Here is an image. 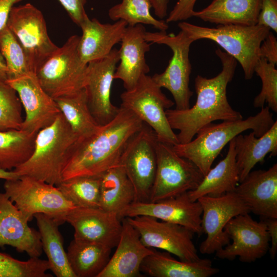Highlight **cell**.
Returning a JSON list of instances; mask_svg holds the SVG:
<instances>
[{
  "instance_id": "1",
  "label": "cell",
  "mask_w": 277,
  "mask_h": 277,
  "mask_svg": "<svg viewBox=\"0 0 277 277\" xmlns=\"http://www.w3.org/2000/svg\"><path fill=\"white\" fill-rule=\"evenodd\" d=\"M144 123L131 111L120 107L117 115L94 133L78 138L66 154L63 181L77 176L101 177L120 164L129 139Z\"/></svg>"
},
{
  "instance_id": "2",
  "label": "cell",
  "mask_w": 277,
  "mask_h": 277,
  "mask_svg": "<svg viewBox=\"0 0 277 277\" xmlns=\"http://www.w3.org/2000/svg\"><path fill=\"white\" fill-rule=\"evenodd\" d=\"M215 53L221 61L222 70L211 78L196 76L195 104L186 110H166L171 128L179 131L176 136L180 144L190 142L200 129L214 121L243 118L240 112L231 107L227 97V87L234 76L238 62L220 48Z\"/></svg>"
},
{
  "instance_id": "3",
  "label": "cell",
  "mask_w": 277,
  "mask_h": 277,
  "mask_svg": "<svg viewBox=\"0 0 277 277\" xmlns=\"http://www.w3.org/2000/svg\"><path fill=\"white\" fill-rule=\"evenodd\" d=\"M268 106L261 108L254 116L243 120L210 123L200 129L196 136L185 144L172 146L180 156L193 163L205 176L226 144L236 136L251 130L256 137L265 134L274 123Z\"/></svg>"
},
{
  "instance_id": "4",
  "label": "cell",
  "mask_w": 277,
  "mask_h": 277,
  "mask_svg": "<svg viewBox=\"0 0 277 277\" xmlns=\"http://www.w3.org/2000/svg\"><path fill=\"white\" fill-rule=\"evenodd\" d=\"M77 138L60 113L51 124L37 132L31 155L13 171L19 176H28L58 186L63 181L67 150Z\"/></svg>"
},
{
  "instance_id": "5",
  "label": "cell",
  "mask_w": 277,
  "mask_h": 277,
  "mask_svg": "<svg viewBox=\"0 0 277 277\" xmlns=\"http://www.w3.org/2000/svg\"><path fill=\"white\" fill-rule=\"evenodd\" d=\"M177 25L194 42L206 39L219 45L239 63L246 80L251 79L254 73L255 66L260 59L261 44L270 31L269 28L258 24L218 25L208 27L181 21Z\"/></svg>"
},
{
  "instance_id": "6",
  "label": "cell",
  "mask_w": 277,
  "mask_h": 277,
  "mask_svg": "<svg viewBox=\"0 0 277 277\" xmlns=\"http://www.w3.org/2000/svg\"><path fill=\"white\" fill-rule=\"evenodd\" d=\"M80 36H71L36 69L44 90L53 99L74 94L84 87L87 65L78 54Z\"/></svg>"
},
{
  "instance_id": "7",
  "label": "cell",
  "mask_w": 277,
  "mask_h": 277,
  "mask_svg": "<svg viewBox=\"0 0 277 277\" xmlns=\"http://www.w3.org/2000/svg\"><path fill=\"white\" fill-rule=\"evenodd\" d=\"M146 40L152 44L165 45L171 50L172 56L165 70L152 77L160 88L167 89L172 94L175 109L186 110L190 107L193 92L189 87L191 64L189 59L191 45L194 42L184 31L176 34L166 31H146Z\"/></svg>"
},
{
  "instance_id": "8",
  "label": "cell",
  "mask_w": 277,
  "mask_h": 277,
  "mask_svg": "<svg viewBox=\"0 0 277 277\" xmlns=\"http://www.w3.org/2000/svg\"><path fill=\"white\" fill-rule=\"evenodd\" d=\"M4 192L29 222L36 213L45 214L60 225L77 207L67 200L58 188L28 176L5 180Z\"/></svg>"
},
{
  "instance_id": "9",
  "label": "cell",
  "mask_w": 277,
  "mask_h": 277,
  "mask_svg": "<svg viewBox=\"0 0 277 277\" xmlns=\"http://www.w3.org/2000/svg\"><path fill=\"white\" fill-rule=\"evenodd\" d=\"M121 107L133 112L155 132L158 141L173 146L179 143L166 114L174 102L168 98L152 77L143 75L131 89L121 94Z\"/></svg>"
},
{
  "instance_id": "10",
  "label": "cell",
  "mask_w": 277,
  "mask_h": 277,
  "mask_svg": "<svg viewBox=\"0 0 277 277\" xmlns=\"http://www.w3.org/2000/svg\"><path fill=\"white\" fill-rule=\"evenodd\" d=\"M157 166L149 202L175 197L195 189L204 175L191 161L179 155L172 146L157 141Z\"/></svg>"
},
{
  "instance_id": "11",
  "label": "cell",
  "mask_w": 277,
  "mask_h": 277,
  "mask_svg": "<svg viewBox=\"0 0 277 277\" xmlns=\"http://www.w3.org/2000/svg\"><path fill=\"white\" fill-rule=\"evenodd\" d=\"M157 142L154 131L144 123L129 139L121 156L120 163L134 189V202L149 201L156 170Z\"/></svg>"
},
{
  "instance_id": "12",
  "label": "cell",
  "mask_w": 277,
  "mask_h": 277,
  "mask_svg": "<svg viewBox=\"0 0 277 277\" xmlns=\"http://www.w3.org/2000/svg\"><path fill=\"white\" fill-rule=\"evenodd\" d=\"M7 26L22 46L34 73L58 48L48 35L43 14L30 3L13 6Z\"/></svg>"
},
{
  "instance_id": "13",
  "label": "cell",
  "mask_w": 277,
  "mask_h": 277,
  "mask_svg": "<svg viewBox=\"0 0 277 277\" xmlns=\"http://www.w3.org/2000/svg\"><path fill=\"white\" fill-rule=\"evenodd\" d=\"M126 218L145 246L164 250L183 261L201 259L193 241L194 233L186 227L147 215Z\"/></svg>"
},
{
  "instance_id": "14",
  "label": "cell",
  "mask_w": 277,
  "mask_h": 277,
  "mask_svg": "<svg viewBox=\"0 0 277 277\" xmlns=\"http://www.w3.org/2000/svg\"><path fill=\"white\" fill-rule=\"evenodd\" d=\"M202 208V228L206 239L201 243L202 254H211L230 241L224 229L234 216L250 213L248 207L234 192L219 196H204L197 200Z\"/></svg>"
},
{
  "instance_id": "15",
  "label": "cell",
  "mask_w": 277,
  "mask_h": 277,
  "mask_svg": "<svg viewBox=\"0 0 277 277\" xmlns=\"http://www.w3.org/2000/svg\"><path fill=\"white\" fill-rule=\"evenodd\" d=\"M224 230L230 241L215 252L220 259L232 261L239 257L242 262L252 263L269 250V238L265 223L262 220H254L249 213L231 219Z\"/></svg>"
},
{
  "instance_id": "16",
  "label": "cell",
  "mask_w": 277,
  "mask_h": 277,
  "mask_svg": "<svg viewBox=\"0 0 277 277\" xmlns=\"http://www.w3.org/2000/svg\"><path fill=\"white\" fill-rule=\"evenodd\" d=\"M119 51L113 48L106 57L89 62L84 83L88 104L93 117L100 126L109 123L117 115L120 107L111 100V91Z\"/></svg>"
},
{
  "instance_id": "17",
  "label": "cell",
  "mask_w": 277,
  "mask_h": 277,
  "mask_svg": "<svg viewBox=\"0 0 277 277\" xmlns=\"http://www.w3.org/2000/svg\"><path fill=\"white\" fill-rule=\"evenodd\" d=\"M202 208L198 200L192 201L186 192L156 202H133L118 215L120 218L147 215L177 224L199 235L203 234Z\"/></svg>"
},
{
  "instance_id": "18",
  "label": "cell",
  "mask_w": 277,
  "mask_h": 277,
  "mask_svg": "<svg viewBox=\"0 0 277 277\" xmlns=\"http://www.w3.org/2000/svg\"><path fill=\"white\" fill-rule=\"evenodd\" d=\"M6 82L17 93L25 112L21 129L38 132L51 124L61 113L54 99L44 90L35 73L7 79Z\"/></svg>"
},
{
  "instance_id": "19",
  "label": "cell",
  "mask_w": 277,
  "mask_h": 277,
  "mask_svg": "<svg viewBox=\"0 0 277 277\" xmlns=\"http://www.w3.org/2000/svg\"><path fill=\"white\" fill-rule=\"evenodd\" d=\"M66 222L74 228V239L111 249L117 245L122 230L118 215L100 207H75L68 213Z\"/></svg>"
},
{
  "instance_id": "20",
  "label": "cell",
  "mask_w": 277,
  "mask_h": 277,
  "mask_svg": "<svg viewBox=\"0 0 277 277\" xmlns=\"http://www.w3.org/2000/svg\"><path fill=\"white\" fill-rule=\"evenodd\" d=\"M28 222L5 192L0 193V247L9 245L39 258L43 251L40 233Z\"/></svg>"
},
{
  "instance_id": "21",
  "label": "cell",
  "mask_w": 277,
  "mask_h": 277,
  "mask_svg": "<svg viewBox=\"0 0 277 277\" xmlns=\"http://www.w3.org/2000/svg\"><path fill=\"white\" fill-rule=\"evenodd\" d=\"M261 219H277V164L250 171L234 191Z\"/></svg>"
},
{
  "instance_id": "22",
  "label": "cell",
  "mask_w": 277,
  "mask_h": 277,
  "mask_svg": "<svg viewBox=\"0 0 277 277\" xmlns=\"http://www.w3.org/2000/svg\"><path fill=\"white\" fill-rule=\"evenodd\" d=\"M146 31L142 24L127 26L120 42L119 64L114 79L121 80L126 90L133 88L141 77L150 71L145 55L151 44L145 39Z\"/></svg>"
},
{
  "instance_id": "23",
  "label": "cell",
  "mask_w": 277,
  "mask_h": 277,
  "mask_svg": "<svg viewBox=\"0 0 277 277\" xmlns=\"http://www.w3.org/2000/svg\"><path fill=\"white\" fill-rule=\"evenodd\" d=\"M122 230L114 254L98 277H136L141 276L143 260L154 248L145 246L137 230L126 218H122Z\"/></svg>"
},
{
  "instance_id": "24",
  "label": "cell",
  "mask_w": 277,
  "mask_h": 277,
  "mask_svg": "<svg viewBox=\"0 0 277 277\" xmlns=\"http://www.w3.org/2000/svg\"><path fill=\"white\" fill-rule=\"evenodd\" d=\"M115 22L103 24L86 16L80 25L82 35L78 46L79 56L84 63L88 64L107 56L114 45L120 43L128 25L122 20Z\"/></svg>"
},
{
  "instance_id": "25",
  "label": "cell",
  "mask_w": 277,
  "mask_h": 277,
  "mask_svg": "<svg viewBox=\"0 0 277 277\" xmlns=\"http://www.w3.org/2000/svg\"><path fill=\"white\" fill-rule=\"evenodd\" d=\"M170 254L154 249L143 260L141 272L152 277H210L219 272L209 259L187 262L174 259Z\"/></svg>"
},
{
  "instance_id": "26",
  "label": "cell",
  "mask_w": 277,
  "mask_h": 277,
  "mask_svg": "<svg viewBox=\"0 0 277 277\" xmlns=\"http://www.w3.org/2000/svg\"><path fill=\"white\" fill-rule=\"evenodd\" d=\"M261 0H212L192 17L218 25L252 26L257 24Z\"/></svg>"
},
{
  "instance_id": "27",
  "label": "cell",
  "mask_w": 277,
  "mask_h": 277,
  "mask_svg": "<svg viewBox=\"0 0 277 277\" xmlns=\"http://www.w3.org/2000/svg\"><path fill=\"white\" fill-rule=\"evenodd\" d=\"M234 140L236 163L241 182L256 164L264 162L268 153L270 157L277 155V121L260 137H256L252 131L244 135L239 134Z\"/></svg>"
},
{
  "instance_id": "28",
  "label": "cell",
  "mask_w": 277,
  "mask_h": 277,
  "mask_svg": "<svg viewBox=\"0 0 277 277\" xmlns=\"http://www.w3.org/2000/svg\"><path fill=\"white\" fill-rule=\"evenodd\" d=\"M239 183L234 138L229 143L225 157L210 168L195 189L187 193L191 200L196 201L202 196H219L233 192Z\"/></svg>"
},
{
  "instance_id": "29",
  "label": "cell",
  "mask_w": 277,
  "mask_h": 277,
  "mask_svg": "<svg viewBox=\"0 0 277 277\" xmlns=\"http://www.w3.org/2000/svg\"><path fill=\"white\" fill-rule=\"evenodd\" d=\"M135 196L134 187L120 163L101 176L100 208L119 215L134 202Z\"/></svg>"
},
{
  "instance_id": "30",
  "label": "cell",
  "mask_w": 277,
  "mask_h": 277,
  "mask_svg": "<svg viewBox=\"0 0 277 277\" xmlns=\"http://www.w3.org/2000/svg\"><path fill=\"white\" fill-rule=\"evenodd\" d=\"M111 250L98 243L74 239L66 252L76 277H98L110 260Z\"/></svg>"
},
{
  "instance_id": "31",
  "label": "cell",
  "mask_w": 277,
  "mask_h": 277,
  "mask_svg": "<svg viewBox=\"0 0 277 277\" xmlns=\"http://www.w3.org/2000/svg\"><path fill=\"white\" fill-rule=\"evenodd\" d=\"M41 235L42 249L50 265V270L57 277H76L69 264L63 240L58 230L60 224L43 213L34 215Z\"/></svg>"
},
{
  "instance_id": "32",
  "label": "cell",
  "mask_w": 277,
  "mask_h": 277,
  "mask_svg": "<svg viewBox=\"0 0 277 277\" xmlns=\"http://www.w3.org/2000/svg\"><path fill=\"white\" fill-rule=\"evenodd\" d=\"M61 113L77 138L95 133L100 126L89 109L86 90L54 99Z\"/></svg>"
},
{
  "instance_id": "33",
  "label": "cell",
  "mask_w": 277,
  "mask_h": 277,
  "mask_svg": "<svg viewBox=\"0 0 277 277\" xmlns=\"http://www.w3.org/2000/svg\"><path fill=\"white\" fill-rule=\"evenodd\" d=\"M37 132L0 130V169L10 171L23 164L34 150Z\"/></svg>"
},
{
  "instance_id": "34",
  "label": "cell",
  "mask_w": 277,
  "mask_h": 277,
  "mask_svg": "<svg viewBox=\"0 0 277 277\" xmlns=\"http://www.w3.org/2000/svg\"><path fill=\"white\" fill-rule=\"evenodd\" d=\"M151 8V0H122L109 9L108 16L113 21H124L129 26L149 25L159 31H166L169 28L168 23L155 18L150 12Z\"/></svg>"
},
{
  "instance_id": "35",
  "label": "cell",
  "mask_w": 277,
  "mask_h": 277,
  "mask_svg": "<svg viewBox=\"0 0 277 277\" xmlns=\"http://www.w3.org/2000/svg\"><path fill=\"white\" fill-rule=\"evenodd\" d=\"M56 187L77 207H99L101 177H74L63 181Z\"/></svg>"
},
{
  "instance_id": "36",
  "label": "cell",
  "mask_w": 277,
  "mask_h": 277,
  "mask_svg": "<svg viewBox=\"0 0 277 277\" xmlns=\"http://www.w3.org/2000/svg\"><path fill=\"white\" fill-rule=\"evenodd\" d=\"M0 52L7 69V79L33 72L21 44L9 28L0 31Z\"/></svg>"
},
{
  "instance_id": "37",
  "label": "cell",
  "mask_w": 277,
  "mask_h": 277,
  "mask_svg": "<svg viewBox=\"0 0 277 277\" xmlns=\"http://www.w3.org/2000/svg\"><path fill=\"white\" fill-rule=\"evenodd\" d=\"M50 270L48 260L30 258L26 261L13 258L0 252V277H49Z\"/></svg>"
},
{
  "instance_id": "38",
  "label": "cell",
  "mask_w": 277,
  "mask_h": 277,
  "mask_svg": "<svg viewBox=\"0 0 277 277\" xmlns=\"http://www.w3.org/2000/svg\"><path fill=\"white\" fill-rule=\"evenodd\" d=\"M275 65L260 58L254 68V73L262 82L261 90L254 98L255 108L264 107L267 103L269 108L277 112V70Z\"/></svg>"
},
{
  "instance_id": "39",
  "label": "cell",
  "mask_w": 277,
  "mask_h": 277,
  "mask_svg": "<svg viewBox=\"0 0 277 277\" xmlns=\"http://www.w3.org/2000/svg\"><path fill=\"white\" fill-rule=\"evenodd\" d=\"M22 104L16 91L0 81V130L21 129Z\"/></svg>"
},
{
  "instance_id": "40",
  "label": "cell",
  "mask_w": 277,
  "mask_h": 277,
  "mask_svg": "<svg viewBox=\"0 0 277 277\" xmlns=\"http://www.w3.org/2000/svg\"><path fill=\"white\" fill-rule=\"evenodd\" d=\"M257 24L277 32V0H261Z\"/></svg>"
},
{
  "instance_id": "41",
  "label": "cell",
  "mask_w": 277,
  "mask_h": 277,
  "mask_svg": "<svg viewBox=\"0 0 277 277\" xmlns=\"http://www.w3.org/2000/svg\"><path fill=\"white\" fill-rule=\"evenodd\" d=\"M197 0H178L167 16V23L181 22L192 17Z\"/></svg>"
},
{
  "instance_id": "42",
  "label": "cell",
  "mask_w": 277,
  "mask_h": 277,
  "mask_svg": "<svg viewBox=\"0 0 277 277\" xmlns=\"http://www.w3.org/2000/svg\"><path fill=\"white\" fill-rule=\"evenodd\" d=\"M72 21L78 26L87 15L85 6L87 0H58Z\"/></svg>"
},
{
  "instance_id": "43",
  "label": "cell",
  "mask_w": 277,
  "mask_h": 277,
  "mask_svg": "<svg viewBox=\"0 0 277 277\" xmlns=\"http://www.w3.org/2000/svg\"><path fill=\"white\" fill-rule=\"evenodd\" d=\"M260 58H264L269 63L277 64V39L274 34L269 31L261 44Z\"/></svg>"
},
{
  "instance_id": "44",
  "label": "cell",
  "mask_w": 277,
  "mask_h": 277,
  "mask_svg": "<svg viewBox=\"0 0 277 277\" xmlns=\"http://www.w3.org/2000/svg\"><path fill=\"white\" fill-rule=\"evenodd\" d=\"M261 220L264 222L267 227L270 244L268 251L270 258L273 260L277 252V219L268 218Z\"/></svg>"
},
{
  "instance_id": "45",
  "label": "cell",
  "mask_w": 277,
  "mask_h": 277,
  "mask_svg": "<svg viewBox=\"0 0 277 277\" xmlns=\"http://www.w3.org/2000/svg\"><path fill=\"white\" fill-rule=\"evenodd\" d=\"M21 0H0V31L7 26L10 11L14 5Z\"/></svg>"
},
{
  "instance_id": "46",
  "label": "cell",
  "mask_w": 277,
  "mask_h": 277,
  "mask_svg": "<svg viewBox=\"0 0 277 277\" xmlns=\"http://www.w3.org/2000/svg\"><path fill=\"white\" fill-rule=\"evenodd\" d=\"M155 15L162 19L167 16L169 0H151Z\"/></svg>"
},
{
  "instance_id": "47",
  "label": "cell",
  "mask_w": 277,
  "mask_h": 277,
  "mask_svg": "<svg viewBox=\"0 0 277 277\" xmlns=\"http://www.w3.org/2000/svg\"><path fill=\"white\" fill-rule=\"evenodd\" d=\"M19 175L14 171H7L0 169V179L5 180H15Z\"/></svg>"
},
{
  "instance_id": "48",
  "label": "cell",
  "mask_w": 277,
  "mask_h": 277,
  "mask_svg": "<svg viewBox=\"0 0 277 277\" xmlns=\"http://www.w3.org/2000/svg\"><path fill=\"white\" fill-rule=\"evenodd\" d=\"M7 80V69L5 60L0 52V81Z\"/></svg>"
}]
</instances>
